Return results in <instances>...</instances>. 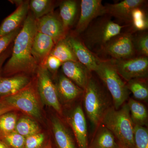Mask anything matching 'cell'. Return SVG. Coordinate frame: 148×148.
<instances>
[{
  "mask_svg": "<svg viewBox=\"0 0 148 148\" xmlns=\"http://www.w3.org/2000/svg\"><path fill=\"white\" fill-rule=\"evenodd\" d=\"M51 125L58 148H77L70 132L59 119L56 117L52 118Z\"/></svg>",
  "mask_w": 148,
  "mask_h": 148,
  "instance_id": "19",
  "label": "cell"
},
{
  "mask_svg": "<svg viewBox=\"0 0 148 148\" xmlns=\"http://www.w3.org/2000/svg\"><path fill=\"white\" fill-rule=\"evenodd\" d=\"M38 93L31 83L26 87L10 96L2 97L9 105L36 119H41Z\"/></svg>",
  "mask_w": 148,
  "mask_h": 148,
  "instance_id": "6",
  "label": "cell"
},
{
  "mask_svg": "<svg viewBox=\"0 0 148 148\" xmlns=\"http://www.w3.org/2000/svg\"><path fill=\"white\" fill-rule=\"evenodd\" d=\"M146 1L144 0H124L113 4L105 6L106 13L125 22L131 21V14L133 10L142 8Z\"/></svg>",
  "mask_w": 148,
  "mask_h": 148,
  "instance_id": "14",
  "label": "cell"
},
{
  "mask_svg": "<svg viewBox=\"0 0 148 148\" xmlns=\"http://www.w3.org/2000/svg\"><path fill=\"white\" fill-rule=\"evenodd\" d=\"M101 123L113 133L119 142V145L125 148H135L134 124L127 104L123 105L118 110L109 108Z\"/></svg>",
  "mask_w": 148,
  "mask_h": 148,
  "instance_id": "2",
  "label": "cell"
},
{
  "mask_svg": "<svg viewBox=\"0 0 148 148\" xmlns=\"http://www.w3.org/2000/svg\"><path fill=\"white\" fill-rule=\"evenodd\" d=\"M20 29L18 28L8 34L0 38V55L6 50L8 46L16 38Z\"/></svg>",
  "mask_w": 148,
  "mask_h": 148,
  "instance_id": "34",
  "label": "cell"
},
{
  "mask_svg": "<svg viewBox=\"0 0 148 148\" xmlns=\"http://www.w3.org/2000/svg\"><path fill=\"white\" fill-rule=\"evenodd\" d=\"M125 27L107 18L99 19L86 30L84 45L89 50L96 47L102 49L110 40L121 33Z\"/></svg>",
  "mask_w": 148,
  "mask_h": 148,
  "instance_id": "5",
  "label": "cell"
},
{
  "mask_svg": "<svg viewBox=\"0 0 148 148\" xmlns=\"http://www.w3.org/2000/svg\"><path fill=\"white\" fill-rule=\"evenodd\" d=\"M135 148H148V131L146 127L139 125L134 127Z\"/></svg>",
  "mask_w": 148,
  "mask_h": 148,
  "instance_id": "30",
  "label": "cell"
},
{
  "mask_svg": "<svg viewBox=\"0 0 148 148\" xmlns=\"http://www.w3.org/2000/svg\"><path fill=\"white\" fill-rule=\"evenodd\" d=\"M64 75L84 90L90 77L88 69L79 61H68L62 64Z\"/></svg>",
  "mask_w": 148,
  "mask_h": 148,
  "instance_id": "16",
  "label": "cell"
},
{
  "mask_svg": "<svg viewBox=\"0 0 148 148\" xmlns=\"http://www.w3.org/2000/svg\"><path fill=\"white\" fill-rule=\"evenodd\" d=\"M0 148H10L4 142L0 140Z\"/></svg>",
  "mask_w": 148,
  "mask_h": 148,
  "instance_id": "38",
  "label": "cell"
},
{
  "mask_svg": "<svg viewBox=\"0 0 148 148\" xmlns=\"http://www.w3.org/2000/svg\"><path fill=\"white\" fill-rule=\"evenodd\" d=\"M44 148H52V146H51V143L50 142H49L47 144V145H46L45 147Z\"/></svg>",
  "mask_w": 148,
  "mask_h": 148,
  "instance_id": "39",
  "label": "cell"
},
{
  "mask_svg": "<svg viewBox=\"0 0 148 148\" xmlns=\"http://www.w3.org/2000/svg\"><path fill=\"white\" fill-rule=\"evenodd\" d=\"M51 55L53 56L62 63L68 61H78L72 48L66 38L59 41L53 48Z\"/></svg>",
  "mask_w": 148,
  "mask_h": 148,
  "instance_id": "24",
  "label": "cell"
},
{
  "mask_svg": "<svg viewBox=\"0 0 148 148\" xmlns=\"http://www.w3.org/2000/svg\"><path fill=\"white\" fill-rule=\"evenodd\" d=\"M17 116L10 112L0 116V137L15 131Z\"/></svg>",
  "mask_w": 148,
  "mask_h": 148,
  "instance_id": "28",
  "label": "cell"
},
{
  "mask_svg": "<svg viewBox=\"0 0 148 148\" xmlns=\"http://www.w3.org/2000/svg\"><path fill=\"white\" fill-rule=\"evenodd\" d=\"M131 23L136 31H143L148 29V18L141 8L133 10L131 14Z\"/></svg>",
  "mask_w": 148,
  "mask_h": 148,
  "instance_id": "29",
  "label": "cell"
},
{
  "mask_svg": "<svg viewBox=\"0 0 148 148\" xmlns=\"http://www.w3.org/2000/svg\"><path fill=\"white\" fill-rule=\"evenodd\" d=\"M63 63L53 56L49 55L46 61L45 66L47 70L54 73L56 72Z\"/></svg>",
  "mask_w": 148,
  "mask_h": 148,
  "instance_id": "35",
  "label": "cell"
},
{
  "mask_svg": "<svg viewBox=\"0 0 148 148\" xmlns=\"http://www.w3.org/2000/svg\"><path fill=\"white\" fill-rule=\"evenodd\" d=\"M55 43L48 36L37 32L33 41L32 54L38 66H45Z\"/></svg>",
  "mask_w": 148,
  "mask_h": 148,
  "instance_id": "15",
  "label": "cell"
},
{
  "mask_svg": "<svg viewBox=\"0 0 148 148\" xmlns=\"http://www.w3.org/2000/svg\"><path fill=\"white\" fill-rule=\"evenodd\" d=\"M110 91L114 108H120L127 100L129 90L111 61H101L95 71Z\"/></svg>",
  "mask_w": 148,
  "mask_h": 148,
  "instance_id": "3",
  "label": "cell"
},
{
  "mask_svg": "<svg viewBox=\"0 0 148 148\" xmlns=\"http://www.w3.org/2000/svg\"><path fill=\"white\" fill-rule=\"evenodd\" d=\"M9 56V52L8 51H6V50L0 55V75L2 73V67L3 64L6 60L7 58H8Z\"/></svg>",
  "mask_w": 148,
  "mask_h": 148,
  "instance_id": "37",
  "label": "cell"
},
{
  "mask_svg": "<svg viewBox=\"0 0 148 148\" xmlns=\"http://www.w3.org/2000/svg\"><path fill=\"white\" fill-rule=\"evenodd\" d=\"M127 105L133 124L143 126L147 123L148 119L147 111L145 106L132 98L129 99Z\"/></svg>",
  "mask_w": 148,
  "mask_h": 148,
  "instance_id": "23",
  "label": "cell"
},
{
  "mask_svg": "<svg viewBox=\"0 0 148 148\" xmlns=\"http://www.w3.org/2000/svg\"><path fill=\"white\" fill-rule=\"evenodd\" d=\"M132 42L135 51H137L142 56L148 57V35L146 32L132 36Z\"/></svg>",
  "mask_w": 148,
  "mask_h": 148,
  "instance_id": "32",
  "label": "cell"
},
{
  "mask_svg": "<svg viewBox=\"0 0 148 148\" xmlns=\"http://www.w3.org/2000/svg\"><path fill=\"white\" fill-rule=\"evenodd\" d=\"M84 91L86 112L91 123L98 126L109 108L108 100L101 86L93 79L89 78Z\"/></svg>",
  "mask_w": 148,
  "mask_h": 148,
  "instance_id": "4",
  "label": "cell"
},
{
  "mask_svg": "<svg viewBox=\"0 0 148 148\" xmlns=\"http://www.w3.org/2000/svg\"><path fill=\"white\" fill-rule=\"evenodd\" d=\"M119 146L113 133L104 126L99 128L88 148H118Z\"/></svg>",
  "mask_w": 148,
  "mask_h": 148,
  "instance_id": "21",
  "label": "cell"
},
{
  "mask_svg": "<svg viewBox=\"0 0 148 148\" xmlns=\"http://www.w3.org/2000/svg\"><path fill=\"white\" fill-rule=\"evenodd\" d=\"M15 131L25 138L40 132L39 126L36 123L29 118L20 119L16 123Z\"/></svg>",
  "mask_w": 148,
  "mask_h": 148,
  "instance_id": "25",
  "label": "cell"
},
{
  "mask_svg": "<svg viewBox=\"0 0 148 148\" xmlns=\"http://www.w3.org/2000/svg\"><path fill=\"white\" fill-rule=\"evenodd\" d=\"M14 110L15 109L9 105L3 98H0V116Z\"/></svg>",
  "mask_w": 148,
  "mask_h": 148,
  "instance_id": "36",
  "label": "cell"
},
{
  "mask_svg": "<svg viewBox=\"0 0 148 148\" xmlns=\"http://www.w3.org/2000/svg\"><path fill=\"white\" fill-rule=\"evenodd\" d=\"M118 148H125L123 147H122V146L119 145V147Z\"/></svg>",
  "mask_w": 148,
  "mask_h": 148,
  "instance_id": "40",
  "label": "cell"
},
{
  "mask_svg": "<svg viewBox=\"0 0 148 148\" xmlns=\"http://www.w3.org/2000/svg\"><path fill=\"white\" fill-rule=\"evenodd\" d=\"M37 72L38 93L43 103L61 114L62 108L56 86L52 82L47 69L45 66H39Z\"/></svg>",
  "mask_w": 148,
  "mask_h": 148,
  "instance_id": "7",
  "label": "cell"
},
{
  "mask_svg": "<svg viewBox=\"0 0 148 148\" xmlns=\"http://www.w3.org/2000/svg\"><path fill=\"white\" fill-rule=\"evenodd\" d=\"M53 5V2L49 0H32L29 3V8L37 20L48 14Z\"/></svg>",
  "mask_w": 148,
  "mask_h": 148,
  "instance_id": "26",
  "label": "cell"
},
{
  "mask_svg": "<svg viewBox=\"0 0 148 148\" xmlns=\"http://www.w3.org/2000/svg\"><path fill=\"white\" fill-rule=\"evenodd\" d=\"M77 10V4L75 1L68 0L61 3L60 6V15L61 22L66 31L73 24Z\"/></svg>",
  "mask_w": 148,
  "mask_h": 148,
  "instance_id": "22",
  "label": "cell"
},
{
  "mask_svg": "<svg viewBox=\"0 0 148 148\" xmlns=\"http://www.w3.org/2000/svg\"><path fill=\"white\" fill-rule=\"evenodd\" d=\"M37 32L36 19L33 14H29L14 39L11 56L2 70L4 76L37 72L39 66L32 54V44Z\"/></svg>",
  "mask_w": 148,
  "mask_h": 148,
  "instance_id": "1",
  "label": "cell"
},
{
  "mask_svg": "<svg viewBox=\"0 0 148 148\" xmlns=\"http://www.w3.org/2000/svg\"><path fill=\"white\" fill-rule=\"evenodd\" d=\"M127 88L136 99L145 100L148 97V89L145 83L141 79H133L127 82Z\"/></svg>",
  "mask_w": 148,
  "mask_h": 148,
  "instance_id": "27",
  "label": "cell"
},
{
  "mask_svg": "<svg viewBox=\"0 0 148 148\" xmlns=\"http://www.w3.org/2000/svg\"><path fill=\"white\" fill-rule=\"evenodd\" d=\"M101 50L115 60L133 58L135 50L132 34L129 32L120 33L110 40Z\"/></svg>",
  "mask_w": 148,
  "mask_h": 148,
  "instance_id": "9",
  "label": "cell"
},
{
  "mask_svg": "<svg viewBox=\"0 0 148 148\" xmlns=\"http://www.w3.org/2000/svg\"><path fill=\"white\" fill-rule=\"evenodd\" d=\"M121 77L126 81L146 77L148 74L147 57L140 56L123 60H111Z\"/></svg>",
  "mask_w": 148,
  "mask_h": 148,
  "instance_id": "8",
  "label": "cell"
},
{
  "mask_svg": "<svg viewBox=\"0 0 148 148\" xmlns=\"http://www.w3.org/2000/svg\"><path fill=\"white\" fill-rule=\"evenodd\" d=\"M79 148H88L86 119L82 108L77 106L69 118Z\"/></svg>",
  "mask_w": 148,
  "mask_h": 148,
  "instance_id": "12",
  "label": "cell"
},
{
  "mask_svg": "<svg viewBox=\"0 0 148 148\" xmlns=\"http://www.w3.org/2000/svg\"><path fill=\"white\" fill-rule=\"evenodd\" d=\"M0 140L10 148H24L26 138L14 131L1 136Z\"/></svg>",
  "mask_w": 148,
  "mask_h": 148,
  "instance_id": "31",
  "label": "cell"
},
{
  "mask_svg": "<svg viewBox=\"0 0 148 148\" xmlns=\"http://www.w3.org/2000/svg\"><path fill=\"white\" fill-rule=\"evenodd\" d=\"M66 39L72 48L78 61L84 65L89 71L95 72L101 60L77 38L69 37Z\"/></svg>",
  "mask_w": 148,
  "mask_h": 148,
  "instance_id": "13",
  "label": "cell"
},
{
  "mask_svg": "<svg viewBox=\"0 0 148 148\" xmlns=\"http://www.w3.org/2000/svg\"><path fill=\"white\" fill-rule=\"evenodd\" d=\"M56 88L58 95L66 101L75 100L84 91L65 75L59 77Z\"/></svg>",
  "mask_w": 148,
  "mask_h": 148,
  "instance_id": "20",
  "label": "cell"
},
{
  "mask_svg": "<svg viewBox=\"0 0 148 148\" xmlns=\"http://www.w3.org/2000/svg\"><path fill=\"white\" fill-rule=\"evenodd\" d=\"M101 0H82L81 13L76 27V32L80 34L86 31L95 18L106 14L105 6Z\"/></svg>",
  "mask_w": 148,
  "mask_h": 148,
  "instance_id": "10",
  "label": "cell"
},
{
  "mask_svg": "<svg viewBox=\"0 0 148 148\" xmlns=\"http://www.w3.org/2000/svg\"><path fill=\"white\" fill-rule=\"evenodd\" d=\"M37 32L50 37L55 45L65 38L66 30L61 21L52 14H47L36 20Z\"/></svg>",
  "mask_w": 148,
  "mask_h": 148,
  "instance_id": "11",
  "label": "cell"
},
{
  "mask_svg": "<svg viewBox=\"0 0 148 148\" xmlns=\"http://www.w3.org/2000/svg\"><path fill=\"white\" fill-rule=\"evenodd\" d=\"M45 136L43 133H36L26 138L24 148H44Z\"/></svg>",
  "mask_w": 148,
  "mask_h": 148,
  "instance_id": "33",
  "label": "cell"
},
{
  "mask_svg": "<svg viewBox=\"0 0 148 148\" xmlns=\"http://www.w3.org/2000/svg\"><path fill=\"white\" fill-rule=\"evenodd\" d=\"M31 83L27 76L18 75L10 77H0V98L16 94Z\"/></svg>",
  "mask_w": 148,
  "mask_h": 148,
  "instance_id": "18",
  "label": "cell"
},
{
  "mask_svg": "<svg viewBox=\"0 0 148 148\" xmlns=\"http://www.w3.org/2000/svg\"><path fill=\"white\" fill-rule=\"evenodd\" d=\"M29 9V3H21L13 13L5 18L0 26V38L18 29L21 22L26 19Z\"/></svg>",
  "mask_w": 148,
  "mask_h": 148,
  "instance_id": "17",
  "label": "cell"
}]
</instances>
